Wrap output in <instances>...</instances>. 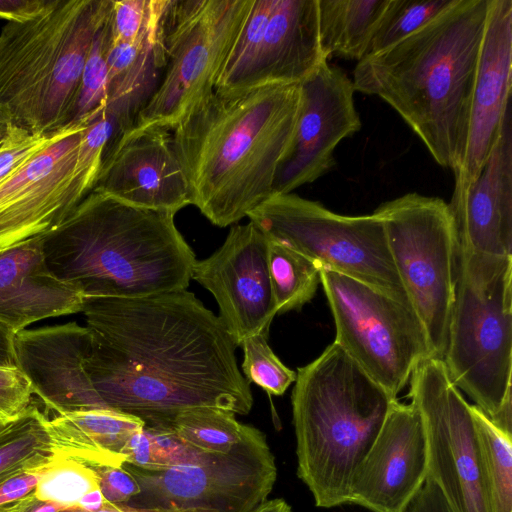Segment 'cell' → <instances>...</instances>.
I'll list each match as a JSON object with an SVG mask.
<instances>
[{
	"mask_svg": "<svg viewBox=\"0 0 512 512\" xmlns=\"http://www.w3.org/2000/svg\"><path fill=\"white\" fill-rule=\"evenodd\" d=\"M92 334L85 368L107 408L168 424L177 414L253 406L236 344L220 318L188 290L141 298L84 297Z\"/></svg>",
	"mask_w": 512,
	"mask_h": 512,
	"instance_id": "obj_1",
	"label": "cell"
},
{
	"mask_svg": "<svg viewBox=\"0 0 512 512\" xmlns=\"http://www.w3.org/2000/svg\"><path fill=\"white\" fill-rule=\"evenodd\" d=\"M300 100V84L214 90L171 130L191 205L212 224L233 225L273 196Z\"/></svg>",
	"mask_w": 512,
	"mask_h": 512,
	"instance_id": "obj_2",
	"label": "cell"
},
{
	"mask_svg": "<svg viewBox=\"0 0 512 512\" xmlns=\"http://www.w3.org/2000/svg\"><path fill=\"white\" fill-rule=\"evenodd\" d=\"M490 0H456L397 44L357 62L355 91L375 95L409 125L442 167L455 173Z\"/></svg>",
	"mask_w": 512,
	"mask_h": 512,
	"instance_id": "obj_3",
	"label": "cell"
},
{
	"mask_svg": "<svg viewBox=\"0 0 512 512\" xmlns=\"http://www.w3.org/2000/svg\"><path fill=\"white\" fill-rule=\"evenodd\" d=\"M174 217L92 191L42 237L47 265L84 297L141 298L187 290L196 258Z\"/></svg>",
	"mask_w": 512,
	"mask_h": 512,
	"instance_id": "obj_4",
	"label": "cell"
},
{
	"mask_svg": "<svg viewBox=\"0 0 512 512\" xmlns=\"http://www.w3.org/2000/svg\"><path fill=\"white\" fill-rule=\"evenodd\" d=\"M294 383L297 475L317 507L349 503L352 478L396 399L334 342L297 369Z\"/></svg>",
	"mask_w": 512,
	"mask_h": 512,
	"instance_id": "obj_5",
	"label": "cell"
},
{
	"mask_svg": "<svg viewBox=\"0 0 512 512\" xmlns=\"http://www.w3.org/2000/svg\"><path fill=\"white\" fill-rule=\"evenodd\" d=\"M112 0H53L0 32V114L31 134L74 122L84 65Z\"/></svg>",
	"mask_w": 512,
	"mask_h": 512,
	"instance_id": "obj_6",
	"label": "cell"
},
{
	"mask_svg": "<svg viewBox=\"0 0 512 512\" xmlns=\"http://www.w3.org/2000/svg\"><path fill=\"white\" fill-rule=\"evenodd\" d=\"M443 362L454 385L489 419L512 400V256L456 245Z\"/></svg>",
	"mask_w": 512,
	"mask_h": 512,
	"instance_id": "obj_7",
	"label": "cell"
},
{
	"mask_svg": "<svg viewBox=\"0 0 512 512\" xmlns=\"http://www.w3.org/2000/svg\"><path fill=\"white\" fill-rule=\"evenodd\" d=\"M247 217L268 239L301 253L321 270L356 279L411 307L384 226L374 213L341 215L287 193L271 196Z\"/></svg>",
	"mask_w": 512,
	"mask_h": 512,
	"instance_id": "obj_8",
	"label": "cell"
},
{
	"mask_svg": "<svg viewBox=\"0 0 512 512\" xmlns=\"http://www.w3.org/2000/svg\"><path fill=\"white\" fill-rule=\"evenodd\" d=\"M253 0H170L164 19L166 64L134 126L172 130L214 90Z\"/></svg>",
	"mask_w": 512,
	"mask_h": 512,
	"instance_id": "obj_9",
	"label": "cell"
},
{
	"mask_svg": "<svg viewBox=\"0 0 512 512\" xmlns=\"http://www.w3.org/2000/svg\"><path fill=\"white\" fill-rule=\"evenodd\" d=\"M382 222L397 274L435 357L443 359L454 296L456 231L448 203L413 192L373 212Z\"/></svg>",
	"mask_w": 512,
	"mask_h": 512,
	"instance_id": "obj_10",
	"label": "cell"
},
{
	"mask_svg": "<svg viewBox=\"0 0 512 512\" xmlns=\"http://www.w3.org/2000/svg\"><path fill=\"white\" fill-rule=\"evenodd\" d=\"M335 340L347 355L393 399L417 365L435 357L427 332L414 310L351 277L321 270Z\"/></svg>",
	"mask_w": 512,
	"mask_h": 512,
	"instance_id": "obj_11",
	"label": "cell"
},
{
	"mask_svg": "<svg viewBox=\"0 0 512 512\" xmlns=\"http://www.w3.org/2000/svg\"><path fill=\"white\" fill-rule=\"evenodd\" d=\"M92 120L59 130L0 183V252L50 233L92 192L102 158L81 146Z\"/></svg>",
	"mask_w": 512,
	"mask_h": 512,
	"instance_id": "obj_12",
	"label": "cell"
},
{
	"mask_svg": "<svg viewBox=\"0 0 512 512\" xmlns=\"http://www.w3.org/2000/svg\"><path fill=\"white\" fill-rule=\"evenodd\" d=\"M123 467L140 486L127 504L179 512H252L267 500L277 478L266 436L251 425L226 453H204L196 462L160 471Z\"/></svg>",
	"mask_w": 512,
	"mask_h": 512,
	"instance_id": "obj_13",
	"label": "cell"
},
{
	"mask_svg": "<svg viewBox=\"0 0 512 512\" xmlns=\"http://www.w3.org/2000/svg\"><path fill=\"white\" fill-rule=\"evenodd\" d=\"M409 397L420 412L428 446V473L453 512H493L471 405L452 382L442 359L421 361Z\"/></svg>",
	"mask_w": 512,
	"mask_h": 512,
	"instance_id": "obj_14",
	"label": "cell"
},
{
	"mask_svg": "<svg viewBox=\"0 0 512 512\" xmlns=\"http://www.w3.org/2000/svg\"><path fill=\"white\" fill-rule=\"evenodd\" d=\"M191 279L215 298L218 317L236 346L259 333H269L277 315L268 270V239L249 221L231 226L209 257L196 260Z\"/></svg>",
	"mask_w": 512,
	"mask_h": 512,
	"instance_id": "obj_15",
	"label": "cell"
},
{
	"mask_svg": "<svg viewBox=\"0 0 512 512\" xmlns=\"http://www.w3.org/2000/svg\"><path fill=\"white\" fill-rule=\"evenodd\" d=\"M301 100L289 151L277 172L273 195L292 193L328 173L337 145L361 129L352 79L322 64L300 83Z\"/></svg>",
	"mask_w": 512,
	"mask_h": 512,
	"instance_id": "obj_16",
	"label": "cell"
},
{
	"mask_svg": "<svg viewBox=\"0 0 512 512\" xmlns=\"http://www.w3.org/2000/svg\"><path fill=\"white\" fill-rule=\"evenodd\" d=\"M92 191L172 215L191 205L171 130L155 125H133L110 140Z\"/></svg>",
	"mask_w": 512,
	"mask_h": 512,
	"instance_id": "obj_17",
	"label": "cell"
},
{
	"mask_svg": "<svg viewBox=\"0 0 512 512\" xmlns=\"http://www.w3.org/2000/svg\"><path fill=\"white\" fill-rule=\"evenodd\" d=\"M428 473L422 416L412 404L393 401L350 486L349 503L372 512H406Z\"/></svg>",
	"mask_w": 512,
	"mask_h": 512,
	"instance_id": "obj_18",
	"label": "cell"
},
{
	"mask_svg": "<svg viewBox=\"0 0 512 512\" xmlns=\"http://www.w3.org/2000/svg\"><path fill=\"white\" fill-rule=\"evenodd\" d=\"M13 345L16 364L44 405L46 417L107 408L85 368L92 348L86 326L70 321L26 328L14 334Z\"/></svg>",
	"mask_w": 512,
	"mask_h": 512,
	"instance_id": "obj_19",
	"label": "cell"
},
{
	"mask_svg": "<svg viewBox=\"0 0 512 512\" xmlns=\"http://www.w3.org/2000/svg\"><path fill=\"white\" fill-rule=\"evenodd\" d=\"M512 0H490L472 93L463 158L454 173L453 192L477 178L511 105Z\"/></svg>",
	"mask_w": 512,
	"mask_h": 512,
	"instance_id": "obj_20",
	"label": "cell"
},
{
	"mask_svg": "<svg viewBox=\"0 0 512 512\" xmlns=\"http://www.w3.org/2000/svg\"><path fill=\"white\" fill-rule=\"evenodd\" d=\"M448 205L460 248L512 256V104L479 175Z\"/></svg>",
	"mask_w": 512,
	"mask_h": 512,
	"instance_id": "obj_21",
	"label": "cell"
},
{
	"mask_svg": "<svg viewBox=\"0 0 512 512\" xmlns=\"http://www.w3.org/2000/svg\"><path fill=\"white\" fill-rule=\"evenodd\" d=\"M82 290L49 269L42 237L0 252V323L14 334L39 321L81 313Z\"/></svg>",
	"mask_w": 512,
	"mask_h": 512,
	"instance_id": "obj_22",
	"label": "cell"
},
{
	"mask_svg": "<svg viewBox=\"0 0 512 512\" xmlns=\"http://www.w3.org/2000/svg\"><path fill=\"white\" fill-rule=\"evenodd\" d=\"M325 62L328 60L320 44L317 0H272L254 64L242 90L300 84Z\"/></svg>",
	"mask_w": 512,
	"mask_h": 512,
	"instance_id": "obj_23",
	"label": "cell"
},
{
	"mask_svg": "<svg viewBox=\"0 0 512 512\" xmlns=\"http://www.w3.org/2000/svg\"><path fill=\"white\" fill-rule=\"evenodd\" d=\"M59 454L89 465L122 466L123 451L145 422L111 408L67 412L46 417Z\"/></svg>",
	"mask_w": 512,
	"mask_h": 512,
	"instance_id": "obj_24",
	"label": "cell"
},
{
	"mask_svg": "<svg viewBox=\"0 0 512 512\" xmlns=\"http://www.w3.org/2000/svg\"><path fill=\"white\" fill-rule=\"evenodd\" d=\"M163 26L164 20L134 42H109L106 108L117 116L121 131L133 126L161 79L166 64Z\"/></svg>",
	"mask_w": 512,
	"mask_h": 512,
	"instance_id": "obj_25",
	"label": "cell"
},
{
	"mask_svg": "<svg viewBox=\"0 0 512 512\" xmlns=\"http://www.w3.org/2000/svg\"><path fill=\"white\" fill-rule=\"evenodd\" d=\"M389 0H317L322 52L360 61L366 57Z\"/></svg>",
	"mask_w": 512,
	"mask_h": 512,
	"instance_id": "obj_26",
	"label": "cell"
},
{
	"mask_svg": "<svg viewBox=\"0 0 512 512\" xmlns=\"http://www.w3.org/2000/svg\"><path fill=\"white\" fill-rule=\"evenodd\" d=\"M59 455L46 416L35 401L23 415L0 428V482L43 468Z\"/></svg>",
	"mask_w": 512,
	"mask_h": 512,
	"instance_id": "obj_27",
	"label": "cell"
},
{
	"mask_svg": "<svg viewBox=\"0 0 512 512\" xmlns=\"http://www.w3.org/2000/svg\"><path fill=\"white\" fill-rule=\"evenodd\" d=\"M268 270L277 315L301 309L314 297L320 283L321 267L317 263L271 239Z\"/></svg>",
	"mask_w": 512,
	"mask_h": 512,
	"instance_id": "obj_28",
	"label": "cell"
},
{
	"mask_svg": "<svg viewBox=\"0 0 512 512\" xmlns=\"http://www.w3.org/2000/svg\"><path fill=\"white\" fill-rule=\"evenodd\" d=\"M235 413L216 407H197L177 414L168 425L198 451L226 453L243 437L247 425Z\"/></svg>",
	"mask_w": 512,
	"mask_h": 512,
	"instance_id": "obj_29",
	"label": "cell"
},
{
	"mask_svg": "<svg viewBox=\"0 0 512 512\" xmlns=\"http://www.w3.org/2000/svg\"><path fill=\"white\" fill-rule=\"evenodd\" d=\"M476 426L493 512H512V438L501 432L475 405Z\"/></svg>",
	"mask_w": 512,
	"mask_h": 512,
	"instance_id": "obj_30",
	"label": "cell"
},
{
	"mask_svg": "<svg viewBox=\"0 0 512 512\" xmlns=\"http://www.w3.org/2000/svg\"><path fill=\"white\" fill-rule=\"evenodd\" d=\"M456 0H389L382 14L367 55L383 51L420 28L450 8Z\"/></svg>",
	"mask_w": 512,
	"mask_h": 512,
	"instance_id": "obj_31",
	"label": "cell"
},
{
	"mask_svg": "<svg viewBox=\"0 0 512 512\" xmlns=\"http://www.w3.org/2000/svg\"><path fill=\"white\" fill-rule=\"evenodd\" d=\"M97 488L98 477L90 465L60 454L42 470L34 494L70 508L78 506L84 495Z\"/></svg>",
	"mask_w": 512,
	"mask_h": 512,
	"instance_id": "obj_32",
	"label": "cell"
},
{
	"mask_svg": "<svg viewBox=\"0 0 512 512\" xmlns=\"http://www.w3.org/2000/svg\"><path fill=\"white\" fill-rule=\"evenodd\" d=\"M109 42L110 15L97 31L87 56L74 121L83 118L94 119L106 108L108 98L107 54Z\"/></svg>",
	"mask_w": 512,
	"mask_h": 512,
	"instance_id": "obj_33",
	"label": "cell"
},
{
	"mask_svg": "<svg viewBox=\"0 0 512 512\" xmlns=\"http://www.w3.org/2000/svg\"><path fill=\"white\" fill-rule=\"evenodd\" d=\"M269 333L247 338L243 349L242 374L249 383H255L269 395L280 396L296 380V372L284 365L268 344Z\"/></svg>",
	"mask_w": 512,
	"mask_h": 512,
	"instance_id": "obj_34",
	"label": "cell"
},
{
	"mask_svg": "<svg viewBox=\"0 0 512 512\" xmlns=\"http://www.w3.org/2000/svg\"><path fill=\"white\" fill-rule=\"evenodd\" d=\"M170 0H112L110 40L134 42L163 22Z\"/></svg>",
	"mask_w": 512,
	"mask_h": 512,
	"instance_id": "obj_35",
	"label": "cell"
},
{
	"mask_svg": "<svg viewBox=\"0 0 512 512\" xmlns=\"http://www.w3.org/2000/svg\"><path fill=\"white\" fill-rule=\"evenodd\" d=\"M150 435L156 470L198 461L204 452L185 443L168 424H145Z\"/></svg>",
	"mask_w": 512,
	"mask_h": 512,
	"instance_id": "obj_36",
	"label": "cell"
},
{
	"mask_svg": "<svg viewBox=\"0 0 512 512\" xmlns=\"http://www.w3.org/2000/svg\"><path fill=\"white\" fill-rule=\"evenodd\" d=\"M32 386L17 366H0V422L7 424L34 403Z\"/></svg>",
	"mask_w": 512,
	"mask_h": 512,
	"instance_id": "obj_37",
	"label": "cell"
},
{
	"mask_svg": "<svg viewBox=\"0 0 512 512\" xmlns=\"http://www.w3.org/2000/svg\"><path fill=\"white\" fill-rule=\"evenodd\" d=\"M57 132L36 135L12 125L8 136L0 145V183L45 147Z\"/></svg>",
	"mask_w": 512,
	"mask_h": 512,
	"instance_id": "obj_38",
	"label": "cell"
},
{
	"mask_svg": "<svg viewBox=\"0 0 512 512\" xmlns=\"http://www.w3.org/2000/svg\"><path fill=\"white\" fill-rule=\"evenodd\" d=\"M89 465V464H88ZM98 477L99 489L109 503H128L140 493L134 476L122 466L90 465Z\"/></svg>",
	"mask_w": 512,
	"mask_h": 512,
	"instance_id": "obj_39",
	"label": "cell"
},
{
	"mask_svg": "<svg viewBox=\"0 0 512 512\" xmlns=\"http://www.w3.org/2000/svg\"><path fill=\"white\" fill-rule=\"evenodd\" d=\"M45 467L25 471L1 481L0 505L19 500L33 493Z\"/></svg>",
	"mask_w": 512,
	"mask_h": 512,
	"instance_id": "obj_40",
	"label": "cell"
},
{
	"mask_svg": "<svg viewBox=\"0 0 512 512\" xmlns=\"http://www.w3.org/2000/svg\"><path fill=\"white\" fill-rule=\"evenodd\" d=\"M406 512H453V510L439 486L427 476Z\"/></svg>",
	"mask_w": 512,
	"mask_h": 512,
	"instance_id": "obj_41",
	"label": "cell"
},
{
	"mask_svg": "<svg viewBox=\"0 0 512 512\" xmlns=\"http://www.w3.org/2000/svg\"><path fill=\"white\" fill-rule=\"evenodd\" d=\"M53 0H0V18L23 22L43 13Z\"/></svg>",
	"mask_w": 512,
	"mask_h": 512,
	"instance_id": "obj_42",
	"label": "cell"
},
{
	"mask_svg": "<svg viewBox=\"0 0 512 512\" xmlns=\"http://www.w3.org/2000/svg\"><path fill=\"white\" fill-rule=\"evenodd\" d=\"M13 339L14 333L0 323V366H17Z\"/></svg>",
	"mask_w": 512,
	"mask_h": 512,
	"instance_id": "obj_43",
	"label": "cell"
},
{
	"mask_svg": "<svg viewBox=\"0 0 512 512\" xmlns=\"http://www.w3.org/2000/svg\"><path fill=\"white\" fill-rule=\"evenodd\" d=\"M60 512H179L164 508L137 507L127 503L114 504L107 502L102 508L96 511H86L77 506L66 508Z\"/></svg>",
	"mask_w": 512,
	"mask_h": 512,
	"instance_id": "obj_44",
	"label": "cell"
},
{
	"mask_svg": "<svg viewBox=\"0 0 512 512\" xmlns=\"http://www.w3.org/2000/svg\"><path fill=\"white\" fill-rule=\"evenodd\" d=\"M68 507L37 498L33 493L22 498V512H60Z\"/></svg>",
	"mask_w": 512,
	"mask_h": 512,
	"instance_id": "obj_45",
	"label": "cell"
},
{
	"mask_svg": "<svg viewBox=\"0 0 512 512\" xmlns=\"http://www.w3.org/2000/svg\"><path fill=\"white\" fill-rule=\"evenodd\" d=\"M106 503L107 501L104 498L101 490L97 488L84 495L80 499L77 507L86 511H96L102 508Z\"/></svg>",
	"mask_w": 512,
	"mask_h": 512,
	"instance_id": "obj_46",
	"label": "cell"
},
{
	"mask_svg": "<svg viewBox=\"0 0 512 512\" xmlns=\"http://www.w3.org/2000/svg\"><path fill=\"white\" fill-rule=\"evenodd\" d=\"M252 512H292L290 505L281 498L266 500Z\"/></svg>",
	"mask_w": 512,
	"mask_h": 512,
	"instance_id": "obj_47",
	"label": "cell"
},
{
	"mask_svg": "<svg viewBox=\"0 0 512 512\" xmlns=\"http://www.w3.org/2000/svg\"><path fill=\"white\" fill-rule=\"evenodd\" d=\"M12 125L10 122L0 114V145L8 136Z\"/></svg>",
	"mask_w": 512,
	"mask_h": 512,
	"instance_id": "obj_48",
	"label": "cell"
},
{
	"mask_svg": "<svg viewBox=\"0 0 512 512\" xmlns=\"http://www.w3.org/2000/svg\"><path fill=\"white\" fill-rule=\"evenodd\" d=\"M0 512H22V498L7 504L0 505Z\"/></svg>",
	"mask_w": 512,
	"mask_h": 512,
	"instance_id": "obj_49",
	"label": "cell"
},
{
	"mask_svg": "<svg viewBox=\"0 0 512 512\" xmlns=\"http://www.w3.org/2000/svg\"><path fill=\"white\" fill-rule=\"evenodd\" d=\"M3 425H5V424H3V423H1V422H0V428H1Z\"/></svg>",
	"mask_w": 512,
	"mask_h": 512,
	"instance_id": "obj_50",
	"label": "cell"
}]
</instances>
